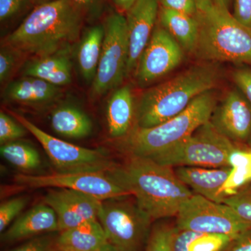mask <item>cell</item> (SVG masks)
Masks as SVG:
<instances>
[{"label": "cell", "instance_id": "1", "mask_svg": "<svg viewBox=\"0 0 251 251\" xmlns=\"http://www.w3.org/2000/svg\"><path fill=\"white\" fill-rule=\"evenodd\" d=\"M106 174L135 198L137 204L154 220L177 215L194 193L177 177L173 168L151 158L129 156Z\"/></svg>", "mask_w": 251, "mask_h": 251}, {"label": "cell", "instance_id": "2", "mask_svg": "<svg viewBox=\"0 0 251 251\" xmlns=\"http://www.w3.org/2000/svg\"><path fill=\"white\" fill-rule=\"evenodd\" d=\"M85 18L70 0L46 1L32 10L4 45L36 57L59 53L78 40Z\"/></svg>", "mask_w": 251, "mask_h": 251}, {"label": "cell", "instance_id": "3", "mask_svg": "<svg viewBox=\"0 0 251 251\" xmlns=\"http://www.w3.org/2000/svg\"><path fill=\"white\" fill-rule=\"evenodd\" d=\"M219 74L211 65H196L155 86L140 97L135 117L138 128H151L184 111L196 98L212 90Z\"/></svg>", "mask_w": 251, "mask_h": 251}, {"label": "cell", "instance_id": "4", "mask_svg": "<svg viewBox=\"0 0 251 251\" xmlns=\"http://www.w3.org/2000/svg\"><path fill=\"white\" fill-rule=\"evenodd\" d=\"M217 104L215 94L208 91L196 99L179 115L151 128L135 126L122 144L130 156L151 158L175 146L209 122Z\"/></svg>", "mask_w": 251, "mask_h": 251}, {"label": "cell", "instance_id": "5", "mask_svg": "<svg viewBox=\"0 0 251 251\" xmlns=\"http://www.w3.org/2000/svg\"><path fill=\"white\" fill-rule=\"evenodd\" d=\"M198 57L215 62L251 64V28L238 22L228 10L215 4L196 16Z\"/></svg>", "mask_w": 251, "mask_h": 251}, {"label": "cell", "instance_id": "6", "mask_svg": "<svg viewBox=\"0 0 251 251\" xmlns=\"http://www.w3.org/2000/svg\"><path fill=\"white\" fill-rule=\"evenodd\" d=\"M237 146L221 135L210 122L175 146L152 157L162 166L221 168L229 166L231 153Z\"/></svg>", "mask_w": 251, "mask_h": 251}, {"label": "cell", "instance_id": "7", "mask_svg": "<svg viewBox=\"0 0 251 251\" xmlns=\"http://www.w3.org/2000/svg\"><path fill=\"white\" fill-rule=\"evenodd\" d=\"M126 197L102 201L98 220L108 242L118 250L145 251L153 220L136 201L131 202Z\"/></svg>", "mask_w": 251, "mask_h": 251}, {"label": "cell", "instance_id": "8", "mask_svg": "<svg viewBox=\"0 0 251 251\" xmlns=\"http://www.w3.org/2000/svg\"><path fill=\"white\" fill-rule=\"evenodd\" d=\"M11 114L39 142L57 173H106L115 165L103 150L82 148L59 139L23 115Z\"/></svg>", "mask_w": 251, "mask_h": 251}, {"label": "cell", "instance_id": "9", "mask_svg": "<svg viewBox=\"0 0 251 251\" xmlns=\"http://www.w3.org/2000/svg\"><path fill=\"white\" fill-rule=\"evenodd\" d=\"M105 28L103 47L92 82V94L99 97L118 87L127 75L129 44L126 17L120 13L109 15Z\"/></svg>", "mask_w": 251, "mask_h": 251}, {"label": "cell", "instance_id": "10", "mask_svg": "<svg viewBox=\"0 0 251 251\" xmlns=\"http://www.w3.org/2000/svg\"><path fill=\"white\" fill-rule=\"evenodd\" d=\"M179 229L237 237L251 228L229 206L194 194L181 205L176 216Z\"/></svg>", "mask_w": 251, "mask_h": 251}, {"label": "cell", "instance_id": "11", "mask_svg": "<svg viewBox=\"0 0 251 251\" xmlns=\"http://www.w3.org/2000/svg\"><path fill=\"white\" fill-rule=\"evenodd\" d=\"M18 184L32 188H67L103 201L130 196L128 191L117 184L106 173H75L34 175H15Z\"/></svg>", "mask_w": 251, "mask_h": 251}, {"label": "cell", "instance_id": "12", "mask_svg": "<svg viewBox=\"0 0 251 251\" xmlns=\"http://www.w3.org/2000/svg\"><path fill=\"white\" fill-rule=\"evenodd\" d=\"M184 50L162 26H157L143 51L135 69V77L141 86L164 76L182 62Z\"/></svg>", "mask_w": 251, "mask_h": 251}, {"label": "cell", "instance_id": "13", "mask_svg": "<svg viewBox=\"0 0 251 251\" xmlns=\"http://www.w3.org/2000/svg\"><path fill=\"white\" fill-rule=\"evenodd\" d=\"M209 122L233 143H247L251 137V106L239 90H232L216 104Z\"/></svg>", "mask_w": 251, "mask_h": 251}, {"label": "cell", "instance_id": "14", "mask_svg": "<svg viewBox=\"0 0 251 251\" xmlns=\"http://www.w3.org/2000/svg\"><path fill=\"white\" fill-rule=\"evenodd\" d=\"M101 201L85 193L56 188L49 191L44 202L57 214L59 232L77 227L80 225L98 219Z\"/></svg>", "mask_w": 251, "mask_h": 251}, {"label": "cell", "instance_id": "15", "mask_svg": "<svg viewBox=\"0 0 251 251\" xmlns=\"http://www.w3.org/2000/svg\"><path fill=\"white\" fill-rule=\"evenodd\" d=\"M159 0H137L126 11L129 54L127 75L135 72L143 51L147 47L159 15Z\"/></svg>", "mask_w": 251, "mask_h": 251}, {"label": "cell", "instance_id": "16", "mask_svg": "<svg viewBox=\"0 0 251 251\" xmlns=\"http://www.w3.org/2000/svg\"><path fill=\"white\" fill-rule=\"evenodd\" d=\"M175 174L194 194L223 203L221 188L227 181L232 168L179 166L173 168Z\"/></svg>", "mask_w": 251, "mask_h": 251}, {"label": "cell", "instance_id": "17", "mask_svg": "<svg viewBox=\"0 0 251 251\" xmlns=\"http://www.w3.org/2000/svg\"><path fill=\"white\" fill-rule=\"evenodd\" d=\"M54 232H59L57 214L52 207L44 202L31 208L16 220L1 233V240L15 242Z\"/></svg>", "mask_w": 251, "mask_h": 251}, {"label": "cell", "instance_id": "18", "mask_svg": "<svg viewBox=\"0 0 251 251\" xmlns=\"http://www.w3.org/2000/svg\"><path fill=\"white\" fill-rule=\"evenodd\" d=\"M61 96L60 87L27 75L9 82L4 92V99L7 101L29 106L49 105Z\"/></svg>", "mask_w": 251, "mask_h": 251}, {"label": "cell", "instance_id": "19", "mask_svg": "<svg viewBox=\"0 0 251 251\" xmlns=\"http://www.w3.org/2000/svg\"><path fill=\"white\" fill-rule=\"evenodd\" d=\"M72 64L67 54L59 53L36 57L25 67V75L38 77L52 85L62 87L72 80Z\"/></svg>", "mask_w": 251, "mask_h": 251}, {"label": "cell", "instance_id": "20", "mask_svg": "<svg viewBox=\"0 0 251 251\" xmlns=\"http://www.w3.org/2000/svg\"><path fill=\"white\" fill-rule=\"evenodd\" d=\"M135 111L133 94L128 86L117 89L112 94L107 106V121L110 135L124 138L129 133Z\"/></svg>", "mask_w": 251, "mask_h": 251}, {"label": "cell", "instance_id": "21", "mask_svg": "<svg viewBox=\"0 0 251 251\" xmlns=\"http://www.w3.org/2000/svg\"><path fill=\"white\" fill-rule=\"evenodd\" d=\"M107 242L106 235L98 219L61 231L55 239L56 245L74 251H94Z\"/></svg>", "mask_w": 251, "mask_h": 251}, {"label": "cell", "instance_id": "22", "mask_svg": "<svg viewBox=\"0 0 251 251\" xmlns=\"http://www.w3.org/2000/svg\"><path fill=\"white\" fill-rule=\"evenodd\" d=\"M160 23L177 41L184 51L194 52L199 35V24L196 16L161 7Z\"/></svg>", "mask_w": 251, "mask_h": 251}, {"label": "cell", "instance_id": "23", "mask_svg": "<svg viewBox=\"0 0 251 251\" xmlns=\"http://www.w3.org/2000/svg\"><path fill=\"white\" fill-rule=\"evenodd\" d=\"M52 129L61 136L80 139L92 133V122L88 115L77 107L64 105L51 114Z\"/></svg>", "mask_w": 251, "mask_h": 251}, {"label": "cell", "instance_id": "24", "mask_svg": "<svg viewBox=\"0 0 251 251\" xmlns=\"http://www.w3.org/2000/svg\"><path fill=\"white\" fill-rule=\"evenodd\" d=\"M105 28L103 25L90 27L84 34L77 51L81 74L86 80L93 82L101 54Z\"/></svg>", "mask_w": 251, "mask_h": 251}, {"label": "cell", "instance_id": "25", "mask_svg": "<svg viewBox=\"0 0 251 251\" xmlns=\"http://www.w3.org/2000/svg\"><path fill=\"white\" fill-rule=\"evenodd\" d=\"M236 237L226 234H208L176 229L174 251H226Z\"/></svg>", "mask_w": 251, "mask_h": 251}, {"label": "cell", "instance_id": "26", "mask_svg": "<svg viewBox=\"0 0 251 251\" xmlns=\"http://www.w3.org/2000/svg\"><path fill=\"white\" fill-rule=\"evenodd\" d=\"M229 166L232 168L227 181L221 188L223 199L235 194L251 183V150L236 148L231 153ZM224 202V201H223Z\"/></svg>", "mask_w": 251, "mask_h": 251}, {"label": "cell", "instance_id": "27", "mask_svg": "<svg viewBox=\"0 0 251 251\" xmlns=\"http://www.w3.org/2000/svg\"><path fill=\"white\" fill-rule=\"evenodd\" d=\"M0 153L6 161L23 173H30L40 168V154L35 148L23 142L16 140L3 144Z\"/></svg>", "mask_w": 251, "mask_h": 251}, {"label": "cell", "instance_id": "28", "mask_svg": "<svg viewBox=\"0 0 251 251\" xmlns=\"http://www.w3.org/2000/svg\"><path fill=\"white\" fill-rule=\"evenodd\" d=\"M176 229V226L165 223L155 225L144 251H174L173 240Z\"/></svg>", "mask_w": 251, "mask_h": 251}, {"label": "cell", "instance_id": "29", "mask_svg": "<svg viewBox=\"0 0 251 251\" xmlns=\"http://www.w3.org/2000/svg\"><path fill=\"white\" fill-rule=\"evenodd\" d=\"M223 203L229 206L251 227V183L239 189L235 194L225 198Z\"/></svg>", "mask_w": 251, "mask_h": 251}, {"label": "cell", "instance_id": "30", "mask_svg": "<svg viewBox=\"0 0 251 251\" xmlns=\"http://www.w3.org/2000/svg\"><path fill=\"white\" fill-rule=\"evenodd\" d=\"M27 128L7 114L0 112V143L16 141L27 135Z\"/></svg>", "mask_w": 251, "mask_h": 251}, {"label": "cell", "instance_id": "31", "mask_svg": "<svg viewBox=\"0 0 251 251\" xmlns=\"http://www.w3.org/2000/svg\"><path fill=\"white\" fill-rule=\"evenodd\" d=\"M28 201L26 198H15L1 203L0 205V232L2 233L8 226L25 207Z\"/></svg>", "mask_w": 251, "mask_h": 251}, {"label": "cell", "instance_id": "32", "mask_svg": "<svg viewBox=\"0 0 251 251\" xmlns=\"http://www.w3.org/2000/svg\"><path fill=\"white\" fill-rule=\"evenodd\" d=\"M21 52L10 47L4 45L1 48L0 51V82L4 83L9 80L11 74L14 72L18 55Z\"/></svg>", "mask_w": 251, "mask_h": 251}, {"label": "cell", "instance_id": "33", "mask_svg": "<svg viewBox=\"0 0 251 251\" xmlns=\"http://www.w3.org/2000/svg\"><path fill=\"white\" fill-rule=\"evenodd\" d=\"M31 0H0V21L13 19L27 9Z\"/></svg>", "mask_w": 251, "mask_h": 251}, {"label": "cell", "instance_id": "34", "mask_svg": "<svg viewBox=\"0 0 251 251\" xmlns=\"http://www.w3.org/2000/svg\"><path fill=\"white\" fill-rule=\"evenodd\" d=\"M80 10L85 18L98 19L101 16L105 8V0H70Z\"/></svg>", "mask_w": 251, "mask_h": 251}, {"label": "cell", "instance_id": "35", "mask_svg": "<svg viewBox=\"0 0 251 251\" xmlns=\"http://www.w3.org/2000/svg\"><path fill=\"white\" fill-rule=\"evenodd\" d=\"M54 244L55 240L50 236H36L23 245L8 251H50Z\"/></svg>", "mask_w": 251, "mask_h": 251}, {"label": "cell", "instance_id": "36", "mask_svg": "<svg viewBox=\"0 0 251 251\" xmlns=\"http://www.w3.org/2000/svg\"><path fill=\"white\" fill-rule=\"evenodd\" d=\"M161 7L177 11L182 14L196 16L198 14V6L196 0H159Z\"/></svg>", "mask_w": 251, "mask_h": 251}, {"label": "cell", "instance_id": "37", "mask_svg": "<svg viewBox=\"0 0 251 251\" xmlns=\"http://www.w3.org/2000/svg\"><path fill=\"white\" fill-rule=\"evenodd\" d=\"M233 79L238 89L244 94L251 106V69H238L234 73Z\"/></svg>", "mask_w": 251, "mask_h": 251}, {"label": "cell", "instance_id": "38", "mask_svg": "<svg viewBox=\"0 0 251 251\" xmlns=\"http://www.w3.org/2000/svg\"><path fill=\"white\" fill-rule=\"evenodd\" d=\"M232 14L238 22L251 28V0H234Z\"/></svg>", "mask_w": 251, "mask_h": 251}, {"label": "cell", "instance_id": "39", "mask_svg": "<svg viewBox=\"0 0 251 251\" xmlns=\"http://www.w3.org/2000/svg\"><path fill=\"white\" fill-rule=\"evenodd\" d=\"M226 251H251V228L236 237Z\"/></svg>", "mask_w": 251, "mask_h": 251}, {"label": "cell", "instance_id": "40", "mask_svg": "<svg viewBox=\"0 0 251 251\" xmlns=\"http://www.w3.org/2000/svg\"><path fill=\"white\" fill-rule=\"evenodd\" d=\"M136 1L137 0H112L117 9L125 12H126Z\"/></svg>", "mask_w": 251, "mask_h": 251}, {"label": "cell", "instance_id": "41", "mask_svg": "<svg viewBox=\"0 0 251 251\" xmlns=\"http://www.w3.org/2000/svg\"><path fill=\"white\" fill-rule=\"evenodd\" d=\"M198 11H204L214 4V0H196Z\"/></svg>", "mask_w": 251, "mask_h": 251}, {"label": "cell", "instance_id": "42", "mask_svg": "<svg viewBox=\"0 0 251 251\" xmlns=\"http://www.w3.org/2000/svg\"><path fill=\"white\" fill-rule=\"evenodd\" d=\"M214 2L219 7L229 11V8L231 0H214Z\"/></svg>", "mask_w": 251, "mask_h": 251}, {"label": "cell", "instance_id": "43", "mask_svg": "<svg viewBox=\"0 0 251 251\" xmlns=\"http://www.w3.org/2000/svg\"><path fill=\"white\" fill-rule=\"evenodd\" d=\"M94 251H120L108 242Z\"/></svg>", "mask_w": 251, "mask_h": 251}, {"label": "cell", "instance_id": "44", "mask_svg": "<svg viewBox=\"0 0 251 251\" xmlns=\"http://www.w3.org/2000/svg\"><path fill=\"white\" fill-rule=\"evenodd\" d=\"M50 251H74L72 250H70V249H65V248H62L60 247H58V246L54 244L53 248L51 249Z\"/></svg>", "mask_w": 251, "mask_h": 251}, {"label": "cell", "instance_id": "45", "mask_svg": "<svg viewBox=\"0 0 251 251\" xmlns=\"http://www.w3.org/2000/svg\"><path fill=\"white\" fill-rule=\"evenodd\" d=\"M248 145H249V148L251 150V137L250 139L249 140V141L247 142Z\"/></svg>", "mask_w": 251, "mask_h": 251}]
</instances>
